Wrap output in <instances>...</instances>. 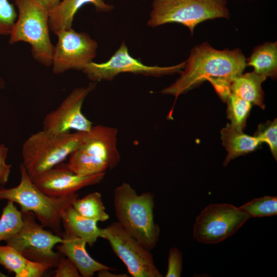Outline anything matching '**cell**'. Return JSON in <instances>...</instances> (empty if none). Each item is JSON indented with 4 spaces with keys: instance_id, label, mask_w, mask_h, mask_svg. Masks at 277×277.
Listing matches in <instances>:
<instances>
[{
    "instance_id": "obj_7",
    "label": "cell",
    "mask_w": 277,
    "mask_h": 277,
    "mask_svg": "<svg viewBox=\"0 0 277 277\" xmlns=\"http://www.w3.org/2000/svg\"><path fill=\"white\" fill-rule=\"evenodd\" d=\"M226 0H153L147 25L156 27L179 23L188 27L193 35L196 25L208 19L228 18Z\"/></svg>"
},
{
    "instance_id": "obj_1",
    "label": "cell",
    "mask_w": 277,
    "mask_h": 277,
    "mask_svg": "<svg viewBox=\"0 0 277 277\" xmlns=\"http://www.w3.org/2000/svg\"><path fill=\"white\" fill-rule=\"evenodd\" d=\"M246 65L239 49L220 51L204 43L192 49L180 77L161 92L174 96L175 101L180 95L208 81L221 98L226 101L232 82L242 74Z\"/></svg>"
},
{
    "instance_id": "obj_28",
    "label": "cell",
    "mask_w": 277,
    "mask_h": 277,
    "mask_svg": "<svg viewBox=\"0 0 277 277\" xmlns=\"http://www.w3.org/2000/svg\"><path fill=\"white\" fill-rule=\"evenodd\" d=\"M183 268V254L177 247L170 249L168 256V266L166 277H180Z\"/></svg>"
},
{
    "instance_id": "obj_32",
    "label": "cell",
    "mask_w": 277,
    "mask_h": 277,
    "mask_svg": "<svg viewBox=\"0 0 277 277\" xmlns=\"http://www.w3.org/2000/svg\"><path fill=\"white\" fill-rule=\"evenodd\" d=\"M49 11L55 8L61 0H38Z\"/></svg>"
},
{
    "instance_id": "obj_25",
    "label": "cell",
    "mask_w": 277,
    "mask_h": 277,
    "mask_svg": "<svg viewBox=\"0 0 277 277\" xmlns=\"http://www.w3.org/2000/svg\"><path fill=\"white\" fill-rule=\"evenodd\" d=\"M240 207L250 218L274 216L277 214V197L266 195L255 198Z\"/></svg>"
},
{
    "instance_id": "obj_10",
    "label": "cell",
    "mask_w": 277,
    "mask_h": 277,
    "mask_svg": "<svg viewBox=\"0 0 277 277\" xmlns=\"http://www.w3.org/2000/svg\"><path fill=\"white\" fill-rule=\"evenodd\" d=\"M102 238L107 240L115 255L132 277H162L151 250L144 247L117 222L102 229Z\"/></svg>"
},
{
    "instance_id": "obj_21",
    "label": "cell",
    "mask_w": 277,
    "mask_h": 277,
    "mask_svg": "<svg viewBox=\"0 0 277 277\" xmlns=\"http://www.w3.org/2000/svg\"><path fill=\"white\" fill-rule=\"evenodd\" d=\"M247 65L254 68V72L265 77L275 78L277 72V44L267 43L254 50Z\"/></svg>"
},
{
    "instance_id": "obj_8",
    "label": "cell",
    "mask_w": 277,
    "mask_h": 277,
    "mask_svg": "<svg viewBox=\"0 0 277 277\" xmlns=\"http://www.w3.org/2000/svg\"><path fill=\"white\" fill-rule=\"evenodd\" d=\"M23 225L19 231L6 241L27 259L56 268L61 257L53 250L63 239L52 231L45 229L36 221L32 212H22Z\"/></svg>"
},
{
    "instance_id": "obj_26",
    "label": "cell",
    "mask_w": 277,
    "mask_h": 277,
    "mask_svg": "<svg viewBox=\"0 0 277 277\" xmlns=\"http://www.w3.org/2000/svg\"><path fill=\"white\" fill-rule=\"evenodd\" d=\"M268 121L258 125V129L254 134L261 143H266L275 159H277V121Z\"/></svg>"
},
{
    "instance_id": "obj_29",
    "label": "cell",
    "mask_w": 277,
    "mask_h": 277,
    "mask_svg": "<svg viewBox=\"0 0 277 277\" xmlns=\"http://www.w3.org/2000/svg\"><path fill=\"white\" fill-rule=\"evenodd\" d=\"M55 277L81 276L74 264L67 257H61L56 267Z\"/></svg>"
},
{
    "instance_id": "obj_14",
    "label": "cell",
    "mask_w": 277,
    "mask_h": 277,
    "mask_svg": "<svg viewBox=\"0 0 277 277\" xmlns=\"http://www.w3.org/2000/svg\"><path fill=\"white\" fill-rule=\"evenodd\" d=\"M106 172L80 175L72 171L67 163L62 162L53 168L31 178L34 185L46 194L61 197L75 193L87 186L100 183Z\"/></svg>"
},
{
    "instance_id": "obj_17",
    "label": "cell",
    "mask_w": 277,
    "mask_h": 277,
    "mask_svg": "<svg viewBox=\"0 0 277 277\" xmlns=\"http://www.w3.org/2000/svg\"><path fill=\"white\" fill-rule=\"evenodd\" d=\"M0 265L15 277H41L51 268L44 264L30 261L16 249L8 245H0Z\"/></svg>"
},
{
    "instance_id": "obj_9",
    "label": "cell",
    "mask_w": 277,
    "mask_h": 277,
    "mask_svg": "<svg viewBox=\"0 0 277 277\" xmlns=\"http://www.w3.org/2000/svg\"><path fill=\"white\" fill-rule=\"evenodd\" d=\"M250 218L240 207L232 204H210L196 217L193 238L203 244L219 243L234 235Z\"/></svg>"
},
{
    "instance_id": "obj_22",
    "label": "cell",
    "mask_w": 277,
    "mask_h": 277,
    "mask_svg": "<svg viewBox=\"0 0 277 277\" xmlns=\"http://www.w3.org/2000/svg\"><path fill=\"white\" fill-rule=\"evenodd\" d=\"M72 206L81 215L96 222H104L109 218L102 195L97 191L91 192L81 199L77 198Z\"/></svg>"
},
{
    "instance_id": "obj_19",
    "label": "cell",
    "mask_w": 277,
    "mask_h": 277,
    "mask_svg": "<svg viewBox=\"0 0 277 277\" xmlns=\"http://www.w3.org/2000/svg\"><path fill=\"white\" fill-rule=\"evenodd\" d=\"M266 78L254 72L242 74L232 82L230 93L264 109V92L261 84Z\"/></svg>"
},
{
    "instance_id": "obj_30",
    "label": "cell",
    "mask_w": 277,
    "mask_h": 277,
    "mask_svg": "<svg viewBox=\"0 0 277 277\" xmlns=\"http://www.w3.org/2000/svg\"><path fill=\"white\" fill-rule=\"evenodd\" d=\"M8 149L4 144H0V185H5L10 173L11 165L8 164L6 161Z\"/></svg>"
},
{
    "instance_id": "obj_6",
    "label": "cell",
    "mask_w": 277,
    "mask_h": 277,
    "mask_svg": "<svg viewBox=\"0 0 277 277\" xmlns=\"http://www.w3.org/2000/svg\"><path fill=\"white\" fill-rule=\"evenodd\" d=\"M14 2L18 14L9 43H28L34 60L46 67L51 66L54 46L50 37L49 11L38 0H14Z\"/></svg>"
},
{
    "instance_id": "obj_3",
    "label": "cell",
    "mask_w": 277,
    "mask_h": 277,
    "mask_svg": "<svg viewBox=\"0 0 277 277\" xmlns=\"http://www.w3.org/2000/svg\"><path fill=\"white\" fill-rule=\"evenodd\" d=\"M21 180L14 187L7 188L0 186V200H7L19 205L22 212H32L40 224L55 234L62 236V216L75 200L77 193L53 197L39 190L33 183L22 164Z\"/></svg>"
},
{
    "instance_id": "obj_5",
    "label": "cell",
    "mask_w": 277,
    "mask_h": 277,
    "mask_svg": "<svg viewBox=\"0 0 277 277\" xmlns=\"http://www.w3.org/2000/svg\"><path fill=\"white\" fill-rule=\"evenodd\" d=\"M117 130L112 127L92 126L85 132L80 146L69 156L70 169L80 175L106 172L115 168L121 157L117 146Z\"/></svg>"
},
{
    "instance_id": "obj_18",
    "label": "cell",
    "mask_w": 277,
    "mask_h": 277,
    "mask_svg": "<svg viewBox=\"0 0 277 277\" xmlns=\"http://www.w3.org/2000/svg\"><path fill=\"white\" fill-rule=\"evenodd\" d=\"M221 135L223 145L227 151L225 166L232 160L255 150L262 143L255 136L246 134L228 123L221 130Z\"/></svg>"
},
{
    "instance_id": "obj_31",
    "label": "cell",
    "mask_w": 277,
    "mask_h": 277,
    "mask_svg": "<svg viewBox=\"0 0 277 277\" xmlns=\"http://www.w3.org/2000/svg\"><path fill=\"white\" fill-rule=\"evenodd\" d=\"M112 269H103L98 271L97 276L99 277H128L127 274L115 273L112 272Z\"/></svg>"
},
{
    "instance_id": "obj_15",
    "label": "cell",
    "mask_w": 277,
    "mask_h": 277,
    "mask_svg": "<svg viewBox=\"0 0 277 277\" xmlns=\"http://www.w3.org/2000/svg\"><path fill=\"white\" fill-rule=\"evenodd\" d=\"M63 227L65 230L61 236L63 241L57 249L74 264L81 276L91 277L101 270L112 269L93 259L87 251V242Z\"/></svg>"
},
{
    "instance_id": "obj_16",
    "label": "cell",
    "mask_w": 277,
    "mask_h": 277,
    "mask_svg": "<svg viewBox=\"0 0 277 277\" xmlns=\"http://www.w3.org/2000/svg\"><path fill=\"white\" fill-rule=\"evenodd\" d=\"M92 4L100 12H108L114 9L112 5L103 0H61L58 5L49 11L50 31L56 35L62 30L72 28L74 16L77 11L86 4Z\"/></svg>"
},
{
    "instance_id": "obj_13",
    "label": "cell",
    "mask_w": 277,
    "mask_h": 277,
    "mask_svg": "<svg viewBox=\"0 0 277 277\" xmlns=\"http://www.w3.org/2000/svg\"><path fill=\"white\" fill-rule=\"evenodd\" d=\"M96 82H91L86 87L73 90L55 110L48 113L43 122V129L56 133L88 131L93 124L82 111L84 102L95 88Z\"/></svg>"
},
{
    "instance_id": "obj_11",
    "label": "cell",
    "mask_w": 277,
    "mask_h": 277,
    "mask_svg": "<svg viewBox=\"0 0 277 277\" xmlns=\"http://www.w3.org/2000/svg\"><path fill=\"white\" fill-rule=\"evenodd\" d=\"M185 63L186 61L170 67L146 65L140 60L131 56L127 46L123 42L107 62L96 63L92 61L86 65L82 71L88 79L96 82L111 81L122 73H131L155 77L180 73L184 68Z\"/></svg>"
},
{
    "instance_id": "obj_12",
    "label": "cell",
    "mask_w": 277,
    "mask_h": 277,
    "mask_svg": "<svg viewBox=\"0 0 277 277\" xmlns=\"http://www.w3.org/2000/svg\"><path fill=\"white\" fill-rule=\"evenodd\" d=\"M56 35L58 41L54 46L51 65L54 74L69 70L82 71L93 61L98 45L87 33L71 28L61 31Z\"/></svg>"
},
{
    "instance_id": "obj_27",
    "label": "cell",
    "mask_w": 277,
    "mask_h": 277,
    "mask_svg": "<svg viewBox=\"0 0 277 277\" xmlns=\"http://www.w3.org/2000/svg\"><path fill=\"white\" fill-rule=\"evenodd\" d=\"M17 17L13 4L9 0H0V35H10Z\"/></svg>"
},
{
    "instance_id": "obj_23",
    "label": "cell",
    "mask_w": 277,
    "mask_h": 277,
    "mask_svg": "<svg viewBox=\"0 0 277 277\" xmlns=\"http://www.w3.org/2000/svg\"><path fill=\"white\" fill-rule=\"evenodd\" d=\"M23 225V213L14 203L8 201L0 217V241H7L15 235Z\"/></svg>"
},
{
    "instance_id": "obj_24",
    "label": "cell",
    "mask_w": 277,
    "mask_h": 277,
    "mask_svg": "<svg viewBox=\"0 0 277 277\" xmlns=\"http://www.w3.org/2000/svg\"><path fill=\"white\" fill-rule=\"evenodd\" d=\"M227 117L230 124L238 129L243 130L246 127V120L252 105L249 102L230 93L227 99Z\"/></svg>"
},
{
    "instance_id": "obj_4",
    "label": "cell",
    "mask_w": 277,
    "mask_h": 277,
    "mask_svg": "<svg viewBox=\"0 0 277 277\" xmlns=\"http://www.w3.org/2000/svg\"><path fill=\"white\" fill-rule=\"evenodd\" d=\"M85 132L43 129L33 133L23 144L21 164L31 178L36 176L63 162L80 146Z\"/></svg>"
},
{
    "instance_id": "obj_2",
    "label": "cell",
    "mask_w": 277,
    "mask_h": 277,
    "mask_svg": "<svg viewBox=\"0 0 277 277\" xmlns=\"http://www.w3.org/2000/svg\"><path fill=\"white\" fill-rule=\"evenodd\" d=\"M154 196L151 192L138 194L123 182L113 192V207L117 222L141 245L150 250L157 245L160 228L154 219Z\"/></svg>"
},
{
    "instance_id": "obj_20",
    "label": "cell",
    "mask_w": 277,
    "mask_h": 277,
    "mask_svg": "<svg viewBox=\"0 0 277 277\" xmlns=\"http://www.w3.org/2000/svg\"><path fill=\"white\" fill-rule=\"evenodd\" d=\"M96 221L85 217L76 212L72 206L67 208L62 216L63 226L92 246L98 238H102V229Z\"/></svg>"
},
{
    "instance_id": "obj_33",
    "label": "cell",
    "mask_w": 277,
    "mask_h": 277,
    "mask_svg": "<svg viewBox=\"0 0 277 277\" xmlns=\"http://www.w3.org/2000/svg\"><path fill=\"white\" fill-rule=\"evenodd\" d=\"M5 86V82L3 78L0 76V90L3 89Z\"/></svg>"
}]
</instances>
